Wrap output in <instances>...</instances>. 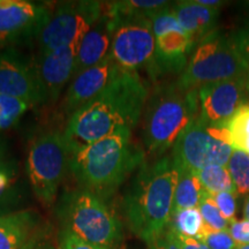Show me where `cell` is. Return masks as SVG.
<instances>
[{"label":"cell","instance_id":"cell-25","mask_svg":"<svg viewBox=\"0 0 249 249\" xmlns=\"http://www.w3.org/2000/svg\"><path fill=\"white\" fill-rule=\"evenodd\" d=\"M30 105L18 98L0 95V129L14 126Z\"/></svg>","mask_w":249,"mask_h":249},{"label":"cell","instance_id":"cell-8","mask_svg":"<svg viewBox=\"0 0 249 249\" xmlns=\"http://www.w3.org/2000/svg\"><path fill=\"white\" fill-rule=\"evenodd\" d=\"M102 13V1L81 0L58 4L38 37V54L81 43Z\"/></svg>","mask_w":249,"mask_h":249},{"label":"cell","instance_id":"cell-33","mask_svg":"<svg viewBox=\"0 0 249 249\" xmlns=\"http://www.w3.org/2000/svg\"><path fill=\"white\" fill-rule=\"evenodd\" d=\"M147 249H180V247L173 238L172 233L167 229L160 236L149 242Z\"/></svg>","mask_w":249,"mask_h":249},{"label":"cell","instance_id":"cell-30","mask_svg":"<svg viewBox=\"0 0 249 249\" xmlns=\"http://www.w3.org/2000/svg\"><path fill=\"white\" fill-rule=\"evenodd\" d=\"M61 249H105L99 246L89 244L79 236L74 235L73 233L64 231L61 233V241H60Z\"/></svg>","mask_w":249,"mask_h":249},{"label":"cell","instance_id":"cell-27","mask_svg":"<svg viewBox=\"0 0 249 249\" xmlns=\"http://www.w3.org/2000/svg\"><path fill=\"white\" fill-rule=\"evenodd\" d=\"M198 240L203 241L210 249H235L238 246L233 240L229 230L226 231H213L204 224L203 232Z\"/></svg>","mask_w":249,"mask_h":249},{"label":"cell","instance_id":"cell-4","mask_svg":"<svg viewBox=\"0 0 249 249\" xmlns=\"http://www.w3.org/2000/svg\"><path fill=\"white\" fill-rule=\"evenodd\" d=\"M200 114L197 90H183L176 83L158 87L145 104L142 141L145 154L163 157Z\"/></svg>","mask_w":249,"mask_h":249},{"label":"cell","instance_id":"cell-3","mask_svg":"<svg viewBox=\"0 0 249 249\" xmlns=\"http://www.w3.org/2000/svg\"><path fill=\"white\" fill-rule=\"evenodd\" d=\"M144 156L132 142V130L121 129L71 154L70 170L83 189L108 195L141 166Z\"/></svg>","mask_w":249,"mask_h":249},{"label":"cell","instance_id":"cell-20","mask_svg":"<svg viewBox=\"0 0 249 249\" xmlns=\"http://www.w3.org/2000/svg\"><path fill=\"white\" fill-rule=\"evenodd\" d=\"M20 200L18 164L7 160L0 163V217L14 213L13 208Z\"/></svg>","mask_w":249,"mask_h":249},{"label":"cell","instance_id":"cell-18","mask_svg":"<svg viewBox=\"0 0 249 249\" xmlns=\"http://www.w3.org/2000/svg\"><path fill=\"white\" fill-rule=\"evenodd\" d=\"M178 22L192 37L194 45L216 29L219 9L200 5L196 0L177 1L172 5Z\"/></svg>","mask_w":249,"mask_h":249},{"label":"cell","instance_id":"cell-11","mask_svg":"<svg viewBox=\"0 0 249 249\" xmlns=\"http://www.w3.org/2000/svg\"><path fill=\"white\" fill-rule=\"evenodd\" d=\"M51 14L52 11L45 4L0 0V48L38 39Z\"/></svg>","mask_w":249,"mask_h":249},{"label":"cell","instance_id":"cell-10","mask_svg":"<svg viewBox=\"0 0 249 249\" xmlns=\"http://www.w3.org/2000/svg\"><path fill=\"white\" fill-rule=\"evenodd\" d=\"M232 154L233 148L213 139L197 117L176 142L172 157L180 169L196 173L211 165L227 166Z\"/></svg>","mask_w":249,"mask_h":249},{"label":"cell","instance_id":"cell-6","mask_svg":"<svg viewBox=\"0 0 249 249\" xmlns=\"http://www.w3.org/2000/svg\"><path fill=\"white\" fill-rule=\"evenodd\" d=\"M65 231L89 244L114 249L123 240V226L101 196L76 189L62 196L59 204Z\"/></svg>","mask_w":249,"mask_h":249},{"label":"cell","instance_id":"cell-38","mask_svg":"<svg viewBox=\"0 0 249 249\" xmlns=\"http://www.w3.org/2000/svg\"><path fill=\"white\" fill-rule=\"evenodd\" d=\"M38 249H45V248H43V246H42V247H39Z\"/></svg>","mask_w":249,"mask_h":249},{"label":"cell","instance_id":"cell-37","mask_svg":"<svg viewBox=\"0 0 249 249\" xmlns=\"http://www.w3.org/2000/svg\"><path fill=\"white\" fill-rule=\"evenodd\" d=\"M235 249H249V245H245V246H239Z\"/></svg>","mask_w":249,"mask_h":249},{"label":"cell","instance_id":"cell-5","mask_svg":"<svg viewBox=\"0 0 249 249\" xmlns=\"http://www.w3.org/2000/svg\"><path fill=\"white\" fill-rule=\"evenodd\" d=\"M226 80L249 81V65L233 37L214 30L196 44L177 85L183 90H197Z\"/></svg>","mask_w":249,"mask_h":249},{"label":"cell","instance_id":"cell-22","mask_svg":"<svg viewBox=\"0 0 249 249\" xmlns=\"http://www.w3.org/2000/svg\"><path fill=\"white\" fill-rule=\"evenodd\" d=\"M196 174H197L205 192L211 195L222 192L235 193L234 183H233L232 177L227 170V166L211 165V166L197 171Z\"/></svg>","mask_w":249,"mask_h":249},{"label":"cell","instance_id":"cell-13","mask_svg":"<svg viewBox=\"0 0 249 249\" xmlns=\"http://www.w3.org/2000/svg\"><path fill=\"white\" fill-rule=\"evenodd\" d=\"M198 119L207 126L223 124L239 107L249 102V81L226 80L197 89Z\"/></svg>","mask_w":249,"mask_h":249},{"label":"cell","instance_id":"cell-1","mask_svg":"<svg viewBox=\"0 0 249 249\" xmlns=\"http://www.w3.org/2000/svg\"><path fill=\"white\" fill-rule=\"evenodd\" d=\"M149 90L138 71L119 68L97 97L68 118L64 130L71 155L121 129L132 130L144 112Z\"/></svg>","mask_w":249,"mask_h":249},{"label":"cell","instance_id":"cell-32","mask_svg":"<svg viewBox=\"0 0 249 249\" xmlns=\"http://www.w3.org/2000/svg\"><path fill=\"white\" fill-rule=\"evenodd\" d=\"M167 229H169L171 233H172L173 238L176 239L177 244L179 245L180 249H210L203 241L198 240V239L189 238V236L180 234V233L174 231L173 229H171L170 226L167 227Z\"/></svg>","mask_w":249,"mask_h":249},{"label":"cell","instance_id":"cell-2","mask_svg":"<svg viewBox=\"0 0 249 249\" xmlns=\"http://www.w3.org/2000/svg\"><path fill=\"white\" fill-rule=\"evenodd\" d=\"M178 177L172 155L144 160L124 194V213L129 230L147 244L170 225Z\"/></svg>","mask_w":249,"mask_h":249},{"label":"cell","instance_id":"cell-15","mask_svg":"<svg viewBox=\"0 0 249 249\" xmlns=\"http://www.w3.org/2000/svg\"><path fill=\"white\" fill-rule=\"evenodd\" d=\"M80 43L59 48L48 53L38 54L36 60L39 79L44 89L46 103H54L74 77L77 50Z\"/></svg>","mask_w":249,"mask_h":249},{"label":"cell","instance_id":"cell-36","mask_svg":"<svg viewBox=\"0 0 249 249\" xmlns=\"http://www.w3.org/2000/svg\"><path fill=\"white\" fill-rule=\"evenodd\" d=\"M245 218H248L249 219V197L247 202H246V205H245Z\"/></svg>","mask_w":249,"mask_h":249},{"label":"cell","instance_id":"cell-16","mask_svg":"<svg viewBox=\"0 0 249 249\" xmlns=\"http://www.w3.org/2000/svg\"><path fill=\"white\" fill-rule=\"evenodd\" d=\"M117 21L108 12L107 2H103V13L91 29L81 40L77 50L74 77L81 71L89 70L110 55L112 40Z\"/></svg>","mask_w":249,"mask_h":249},{"label":"cell","instance_id":"cell-12","mask_svg":"<svg viewBox=\"0 0 249 249\" xmlns=\"http://www.w3.org/2000/svg\"><path fill=\"white\" fill-rule=\"evenodd\" d=\"M0 95L18 98L30 107L46 103L36 60L15 50L0 53Z\"/></svg>","mask_w":249,"mask_h":249},{"label":"cell","instance_id":"cell-9","mask_svg":"<svg viewBox=\"0 0 249 249\" xmlns=\"http://www.w3.org/2000/svg\"><path fill=\"white\" fill-rule=\"evenodd\" d=\"M112 15V14H111ZM112 40L110 55L121 70L147 71L156 55V37L151 20L147 17L133 15L119 18Z\"/></svg>","mask_w":249,"mask_h":249},{"label":"cell","instance_id":"cell-28","mask_svg":"<svg viewBox=\"0 0 249 249\" xmlns=\"http://www.w3.org/2000/svg\"><path fill=\"white\" fill-rule=\"evenodd\" d=\"M214 202H216L218 209L223 217L231 224L235 220L236 213V201L235 193L232 192H222L213 195Z\"/></svg>","mask_w":249,"mask_h":249},{"label":"cell","instance_id":"cell-31","mask_svg":"<svg viewBox=\"0 0 249 249\" xmlns=\"http://www.w3.org/2000/svg\"><path fill=\"white\" fill-rule=\"evenodd\" d=\"M240 54L249 65V23L232 35Z\"/></svg>","mask_w":249,"mask_h":249},{"label":"cell","instance_id":"cell-17","mask_svg":"<svg viewBox=\"0 0 249 249\" xmlns=\"http://www.w3.org/2000/svg\"><path fill=\"white\" fill-rule=\"evenodd\" d=\"M43 225L35 211L20 210L0 217V249H38Z\"/></svg>","mask_w":249,"mask_h":249},{"label":"cell","instance_id":"cell-26","mask_svg":"<svg viewBox=\"0 0 249 249\" xmlns=\"http://www.w3.org/2000/svg\"><path fill=\"white\" fill-rule=\"evenodd\" d=\"M198 210L202 214L204 224L211 230H213V231H226L229 229L230 223L220 213L213 195L208 192L204 193L200 205H198Z\"/></svg>","mask_w":249,"mask_h":249},{"label":"cell","instance_id":"cell-19","mask_svg":"<svg viewBox=\"0 0 249 249\" xmlns=\"http://www.w3.org/2000/svg\"><path fill=\"white\" fill-rule=\"evenodd\" d=\"M178 171L179 177L174 191L172 214L185 209L198 208L205 193L197 174L180 167H178Z\"/></svg>","mask_w":249,"mask_h":249},{"label":"cell","instance_id":"cell-34","mask_svg":"<svg viewBox=\"0 0 249 249\" xmlns=\"http://www.w3.org/2000/svg\"><path fill=\"white\" fill-rule=\"evenodd\" d=\"M200 5L207 6V7H211V8H219L224 2L219 1V0H196Z\"/></svg>","mask_w":249,"mask_h":249},{"label":"cell","instance_id":"cell-21","mask_svg":"<svg viewBox=\"0 0 249 249\" xmlns=\"http://www.w3.org/2000/svg\"><path fill=\"white\" fill-rule=\"evenodd\" d=\"M223 126L230 134V145L249 154V102L239 107Z\"/></svg>","mask_w":249,"mask_h":249},{"label":"cell","instance_id":"cell-35","mask_svg":"<svg viewBox=\"0 0 249 249\" xmlns=\"http://www.w3.org/2000/svg\"><path fill=\"white\" fill-rule=\"evenodd\" d=\"M5 160H7V145L0 140V163H4Z\"/></svg>","mask_w":249,"mask_h":249},{"label":"cell","instance_id":"cell-24","mask_svg":"<svg viewBox=\"0 0 249 249\" xmlns=\"http://www.w3.org/2000/svg\"><path fill=\"white\" fill-rule=\"evenodd\" d=\"M235 193L239 195L249 194V156L241 150H234L227 164Z\"/></svg>","mask_w":249,"mask_h":249},{"label":"cell","instance_id":"cell-29","mask_svg":"<svg viewBox=\"0 0 249 249\" xmlns=\"http://www.w3.org/2000/svg\"><path fill=\"white\" fill-rule=\"evenodd\" d=\"M230 233L236 246L249 245V219L244 218L241 220H234L230 224Z\"/></svg>","mask_w":249,"mask_h":249},{"label":"cell","instance_id":"cell-7","mask_svg":"<svg viewBox=\"0 0 249 249\" xmlns=\"http://www.w3.org/2000/svg\"><path fill=\"white\" fill-rule=\"evenodd\" d=\"M71 152L64 133L52 130L37 136L28 154L27 172L34 193L43 203H53L70 169Z\"/></svg>","mask_w":249,"mask_h":249},{"label":"cell","instance_id":"cell-14","mask_svg":"<svg viewBox=\"0 0 249 249\" xmlns=\"http://www.w3.org/2000/svg\"><path fill=\"white\" fill-rule=\"evenodd\" d=\"M111 55L98 65L86 70L73 77L65 95L62 107L68 116H71L87 103L97 97L111 82L119 70Z\"/></svg>","mask_w":249,"mask_h":249},{"label":"cell","instance_id":"cell-23","mask_svg":"<svg viewBox=\"0 0 249 249\" xmlns=\"http://www.w3.org/2000/svg\"><path fill=\"white\" fill-rule=\"evenodd\" d=\"M169 226L180 234L200 239L204 229V220L198 208L185 209L172 214Z\"/></svg>","mask_w":249,"mask_h":249}]
</instances>
